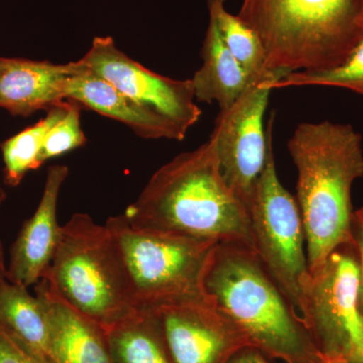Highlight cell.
<instances>
[{"label": "cell", "mask_w": 363, "mask_h": 363, "mask_svg": "<svg viewBox=\"0 0 363 363\" xmlns=\"http://www.w3.org/2000/svg\"><path fill=\"white\" fill-rule=\"evenodd\" d=\"M123 215L135 228L230 243L257 252L247 207L227 185L211 136L157 169Z\"/></svg>", "instance_id": "6da1fadb"}, {"label": "cell", "mask_w": 363, "mask_h": 363, "mask_svg": "<svg viewBox=\"0 0 363 363\" xmlns=\"http://www.w3.org/2000/svg\"><path fill=\"white\" fill-rule=\"evenodd\" d=\"M288 149L297 168V203L313 272L334 250L354 247L351 189L363 177L362 136L350 124L302 123Z\"/></svg>", "instance_id": "7a4b0ae2"}, {"label": "cell", "mask_w": 363, "mask_h": 363, "mask_svg": "<svg viewBox=\"0 0 363 363\" xmlns=\"http://www.w3.org/2000/svg\"><path fill=\"white\" fill-rule=\"evenodd\" d=\"M214 305L238 325L253 347L284 363H321L302 319L257 252L219 243L204 281Z\"/></svg>", "instance_id": "3957f363"}, {"label": "cell", "mask_w": 363, "mask_h": 363, "mask_svg": "<svg viewBox=\"0 0 363 363\" xmlns=\"http://www.w3.org/2000/svg\"><path fill=\"white\" fill-rule=\"evenodd\" d=\"M238 16L285 76L340 65L363 39V0H243Z\"/></svg>", "instance_id": "277c9868"}, {"label": "cell", "mask_w": 363, "mask_h": 363, "mask_svg": "<svg viewBox=\"0 0 363 363\" xmlns=\"http://www.w3.org/2000/svg\"><path fill=\"white\" fill-rule=\"evenodd\" d=\"M40 281L81 314L111 326L135 309L118 243L108 227L87 213L62 226L58 247Z\"/></svg>", "instance_id": "5b68a950"}, {"label": "cell", "mask_w": 363, "mask_h": 363, "mask_svg": "<svg viewBox=\"0 0 363 363\" xmlns=\"http://www.w3.org/2000/svg\"><path fill=\"white\" fill-rule=\"evenodd\" d=\"M105 224L121 248L135 309L209 298L205 277L219 243L135 228L123 214Z\"/></svg>", "instance_id": "8992f818"}, {"label": "cell", "mask_w": 363, "mask_h": 363, "mask_svg": "<svg viewBox=\"0 0 363 363\" xmlns=\"http://www.w3.org/2000/svg\"><path fill=\"white\" fill-rule=\"evenodd\" d=\"M274 116L272 112L267 121V162L255 184L248 214L257 257L298 315L303 286L309 277L306 234L297 200L281 185L277 173Z\"/></svg>", "instance_id": "52a82bcc"}, {"label": "cell", "mask_w": 363, "mask_h": 363, "mask_svg": "<svg viewBox=\"0 0 363 363\" xmlns=\"http://www.w3.org/2000/svg\"><path fill=\"white\" fill-rule=\"evenodd\" d=\"M359 262L357 250H334L306 279L298 316L318 351L324 357L351 362L362 340L358 308Z\"/></svg>", "instance_id": "ba28073f"}, {"label": "cell", "mask_w": 363, "mask_h": 363, "mask_svg": "<svg viewBox=\"0 0 363 363\" xmlns=\"http://www.w3.org/2000/svg\"><path fill=\"white\" fill-rule=\"evenodd\" d=\"M281 78L272 74L253 82L233 104L220 109L210 135L227 185L247 207L267 162L269 138L264 121L271 83Z\"/></svg>", "instance_id": "9c48e42d"}, {"label": "cell", "mask_w": 363, "mask_h": 363, "mask_svg": "<svg viewBox=\"0 0 363 363\" xmlns=\"http://www.w3.org/2000/svg\"><path fill=\"white\" fill-rule=\"evenodd\" d=\"M81 60L93 73L185 133L201 116L191 79L175 80L149 70L121 51L111 37L95 38Z\"/></svg>", "instance_id": "30bf717a"}, {"label": "cell", "mask_w": 363, "mask_h": 363, "mask_svg": "<svg viewBox=\"0 0 363 363\" xmlns=\"http://www.w3.org/2000/svg\"><path fill=\"white\" fill-rule=\"evenodd\" d=\"M161 323L174 363H228L250 339L210 298L150 310Z\"/></svg>", "instance_id": "8fae6325"}, {"label": "cell", "mask_w": 363, "mask_h": 363, "mask_svg": "<svg viewBox=\"0 0 363 363\" xmlns=\"http://www.w3.org/2000/svg\"><path fill=\"white\" fill-rule=\"evenodd\" d=\"M68 174V167L63 164L48 169L39 205L11 247L6 272L11 283L30 288L37 285L49 269L61 236L57 213L60 191Z\"/></svg>", "instance_id": "7c38bea8"}, {"label": "cell", "mask_w": 363, "mask_h": 363, "mask_svg": "<svg viewBox=\"0 0 363 363\" xmlns=\"http://www.w3.org/2000/svg\"><path fill=\"white\" fill-rule=\"evenodd\" d=\"M87 66L82 60L68 64L0 57V108L13 116H32L67 100L71 79Z\"/></svg>", "instance_id": "4fadbf2b"}, {"label": "cell", "mask_w": 363, "mask_h": 363, "mask_svg": "<svg viewBox=\"0 0 363 363\" xmlns=\"http://www.w3.org/2000/svg\"><path fill=\"white\" fill-rule=\"evenodd\" d=\"M66 98L125 124L140 138L183 140L187 135L176 124L126 96L88 67L71 79Z\"/></svg>", "instance_id": "5bb4252c"}, {"label": "cell", "mask_w": 363, "mask_h": 363, "mask_svg": "<svg viewBox=\"0 0 363 363\" xmlns=\"http://www.w3.org/2000/svg\"><path fill=\"white\" fill-rule=\"evenodd\" d=\"M49 319L55 363H112L104 329L81 314L43 281L35 286Z\"/></svg>", "instance_id": "9a60e30c"}, {"label": "cell", "mask_w": 363, "mask_h": 363, "mask_svg": "<svg viewBox=\"0 0 363 363\" xmlns=\"http://www.w3.org/2000/svg\"><path fill=\"white\" fill-rule=\"evenodd\" d=\"M28 289L7 279L0 284V329L40 362L55 363L44 303Z\"/></svg>", "instance_id": "2e32d148"}, {"label": "cell", "mask_w": 363, "mask_h": 363, "mask_svg": "<svg viewBox=\"0 0 363 363\" xmlns=\"http://www.w3.org/2000/svg\"><path fill=\"white\" fill-rule=\"evenodd\" d=\"M201 57L203 65L191 79L197 101L208 104L216 102L220 109H225L257 81L234 58L210 20Z\"/></svg>", "instance_id": "e0dca14e"}, {"label": "cell", "mask_w": 363, "mask_h": 363, "mask_svg": "<svg viewBox=\"0 0 363 363\" xmlns=\"http://www.w3.org/2000/svg\"><path fill=\"white\" fill-rule=\"evenodd\" d=\"M112 363H174L156 313L135 309L104 328Z\"/></svg>", "instance_id": "ac0fdd59"}, {"label": "cell", "mask_w": 363, "mask_h": 363, "mask_svg": "<svg viewBox=\"0 0 363 363\" xmlns=\"http://www.w3.org/2000/svg\"><path fill=\"white\" fill-rule=\"evenodd\" d=\"M69 100L55 105L39 123L28 126L18 135L1 143L4 162V181L11 187H18L26 174L43 166V147L48 133L65 116Z\"/></svg>", "instance_id": "d6986e66"}, {"label": "cell", "mask_w": 363, "mask_h": 363, "mask_svg": "<svg viewBox=\"0 0 363 363\" xmlns=\"http://www.w3.org/2000/svg\"><path fill=\"white\" fill-rule=\"evenodd\" d=\"M227 0H207L209 20L213 21L224 44L255 80L272 75L267 66L266 52L253 30L238 16L226 9ZM284 75V74H281ZM285 76V75H284Z\"/></svg>", "instance_id": "ffe728a7"}, {"label": "cell", "mask_w": 363, "mask_h": 363, "mask_svg": "<svg viewBox=\"0 0 363 363\" xmlns=\"http://www.w3.org/2000/svg\"><path fill=\"white\" fill-rule=\"evenodd\" d=\"M302 86L343 88L363 95V39L340 65L323 71L292 72L271 83L272 90Z\"/></svg>", "instance_id": "44dd1931"}, {"label": "cell", "mask_w": 363, "mask_h": 363, "mask_svg": "<svg viewBox=\"0 0 363 363\" xmlns=\"http://www.w3.org/2000/svg\"><path fill=\"white\" fill-rule=\"evenodd\" d=\"M81 108L82 106L77 102L69 100L65 116L52 126L45 138L40 156L43 164L82 147L87 142L81 126Z\"/></svg>", "instance_id": "7402d4cb"}, {"label": "cell", "mask_w": 363, "mask_h": 363, "mask_svg": "<svg viewBox=\"0 0 363 363\" xmlns=\"http://www.w3.org/2000/svg\"><path fill=\"white\" fill-rule=\"evenodd\" d=\"M0 363H43L0 329Z\"/></svg>", "instance_id": "603a6c76"}, {"label": "cell", "mask_w": 363, "mask_h": 363, "mask_svg": "<svg viewBox=\"0 0 363 363\" xmlns=\"http://www.w3.org/2000/svg\"><path fill=\"white\" fill-rule=\"evenodd\" d=\"M355 250H357L358 262H359V291H358V308L363 316V231L353 225Z\"/></svg>", "instance_id": "cb8c5ba5"}, {"label": "cell", "mask_w": 363, "mask_h": 363, "mask_svg": "<svg viewBox=\"0 0 363 363\" xmlns=\"http://www.w3.org/2000/svg\"><path fill=\"white\" fill-rule=\"evenodd\" d=\"M228 363H269L266 355L255 347H245L238 351Z\"/></svg>", "instance_id": "d4e9b609"}, {"label": "cell", "mask_w": 363, "mask_h": 363, "mask_svg": "<svg viewBox=\"0 0 363 363\" xmlns=\"http://www.w3.org/2000/svg\"><path fill=\"white\" fill-rule=\"evenodd\" d=\"M6 194L4 189L0 186V207L6 201ZM7 267L4 259V247H2L1 238H0V284L6 281Z\"/></svg>", "instance_id": "484cf974"}, {"label": "cell", "mask_w": 363, "mask_h": 363, "mask_svg": "<svg viewBox=\"0 0 363 363\" xmlns=\"http://www.w3.org/2000/svg\"><path fill=\"white\" fill-rule=\"evenodd\" d=\"M353 225L363 231V207L354 211V214H353Z\"/></svg>", "instance_id": "4316f807"}, {"label": "cell", "mask_w": 363, "mask_h": 363, "mask_svg": "<svg viewBox=\"0 0 363 363\" xmlns=\"http://www.w3.org/2000/svg\"><path fill=\"white\" fill-rule=\"evenodd\" d=\"M351 363H363V316H362V340L360 343L359 348H358L357 354L353 357V359L350 362Z\"/></svg>", "instance_id": "83f0119b"}, {"label": "cell", "mask_w": 363, "mask_h": 363, "mask_svg": "<svg viewBox=\"0 0 363 363\" xmlns=\"http://www.w3.org/2000/svg\"><path fill=\"white\" fill-rule=\"evenodd\" d=\"M321 363H351L342 357H329L322 355Z\"/></svg>", "instance_id": "f1b7e54d"}]
</instances>
